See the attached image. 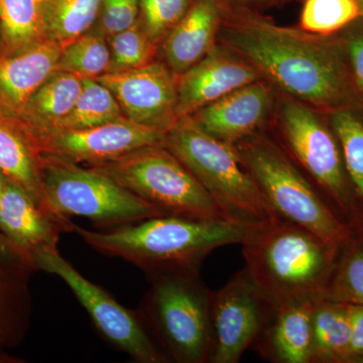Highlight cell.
Here are the masks:
<instances>
[{"label": "cell", "instance_id": "cell-4", "mask_svg": "<svg viewBox=\"0 0 363 363\" xmlns=\"http://www.w3.org/2000/svg\"><path fill=\"white\" fill-rule=\"evenodd\" d=\"M233 147L277 216L304 227L336 250L353 238L350 227L278 142L255 133Z\"/></svg>", "mask_w": 363, "mask_h": 363}, {"label": "cell", "instance_id": "cell-29", "mask_svg": "<svg viewBox=\"0 0 363 363\" xmlns=\"http://www.w3.org/2000/svg\"><path fill=\"white\" fill-rule=\"evenodd\" d=\"M319 298L363 306V245L354 238L339 250L335 266Z\"/></svg>", "mask_w": 363, "mask_h": 363}, {"label": "cell", "instance_id": "cell-36", "mask_svg": "<svg viewBox=\"0 0 363 363\" xmlns=\"http://www.w3.org/2000/svg\"><path fill=\"white\" fill-rule=\"evenodd\" d=\"M0 264H20V266H26L25 262L21 260V257H18L13 248H11L9 241H7L6 238L2 235L1 233H0Z\"/></svg>", "mask_w": 363, "mask_h": 363}, {"label": "cell", "instance_id": "cell-42", "mask_svg": "<svg viewBox=\"0 0 363 363\" xmlns=\"http://www.w3.org/2000/svg\"><path fill=\"white\" fill-rule=\"evenodd\" d=\"M0 45H1V33H0Z\"/></svg>", "mask_w": 363, "mask_h": 363}, {"label": "cell", "instance_id": "cell-31", "mask_svg": "<svg viewBox=\"0 0 363 363\" xmlns=\"http://www.w3.org/2000/svg\"><path fill=\"white\" fill-rule=\"evenodd\" d=\"M111 65L108 73H119L140 68L154 62L157 45L150 39L138 20L128 30L107 38Z\"/></svg>", "mask_w": 363, "mask_h": 363}, {"label": "cell", "instance_id": "cell-28", "mask_svg": "<svg viewBox=\"0 0 363 363\" xmlns=\"http://www.w3.org/2000/svg\"><path fill=\"white\" fill-rule=\"evenodd\" d=\"M20 264H0V344L13 343L23 330L26 316V274Z\"/></svg>", "mask_w": 363, "mask_h": 363}, {"label": "cell", "instance_id": "cell-15", "mask_svg": "<svg viewBox=\"0 0 363 363\" xmlns=\"http://www.w3.org/2000/svg\"><path fill=\"white\" fill-rule=\"evenodd\" d=\"M0 233L21 260L33 269L35 255L56 248L64 227L18 184L6 178L0 203Z\"/></svg>", "mask_w": 363, "mask_h": 363}, {"label": "cell", "instance_id": "cell-25", "mask_svg": "<svg viewBox=\"0 0 363 363\" xmlns=\"http://www.w3.org/2000/svg\"><path fill=\"white\" fill-rule=\"evenodd\" d=\"M324 116L340 147L357 215L363 208V107L340 109Z\"/></svg>", "mask_w": 363, "mask_h": 363}, {"label": "cell", "instance_id": "cell-2", "mask_svg": "<svg viewBox=\"0 0 363 363\" xmlns=\"http://www.w3.org/2000/svg\"><path fill=\"white\" fill-rule=\"evenodd\" d=\"M257 224L164 215L105 230L75 225L74 233L96 252L126 260L150 277L167 272H200L210 253L225 245H241Z\"/></svg>", "mask_w": 363, "mask_h": 363}, {"label": "cell", "instance_id": "cell-34", "mask_svg": "<svg viewBox=\"0 0 363 363\" xmlns=\"http://www.w3.org/2000/svg\"><path fill=\"white\" fill-rule=\"evenodd\" d=\"M353 84L363 101V16L337 33Z\"/></svg>", "mask_w": 363, "mask_h": 363}, {"label": "cell", "instance_id": "cell-18", "mask_svg": "<svg viewBox=\"0 0 363 363\" xmlns=\"http://www.w3.org/2000/svg\"><path fill=\"white\" fill-rule=\"evenodd\" d=\"M63 47L44 39L0 56V111L16 116L55 72Z\"/></svg>", "mask_w": 363, "mask_h": 363}, {"label": "cell", "instance_id": "cell-8", "mask_svg": "<svg viewBox=\"0 0 363 363\" xmlns=\"http://www.w3.org/2000/svg\"><path fill=\"white\" fill-rule=\"evenodd\" d=\"M90 168L111 177L166 215L196 220L235 221L164 145L143 147Z\"/></svg>", "mask_w": 363, "mask_h": 363}, {"label": "cell", "instance_id": "cell-10", "mask_svg": "<svg viewBox=\"0 0 363 363\" xmlns=\"http://www.w3.org/2000/svg\"><path fill=\"white\" fill-rule=\"evenodd\" d=\"M33 269L61 279L89 315L98 333L136 362L169 360L150 337L138 312L130 311L101 286L86 279L62 257L58 248L43 250L33 259Z\"/></svg>", "mask_w": 363, "mask_h": 363}, {"label": "cell", "instance_id": "cell-40", "mask_svg": "<svg viewBox=\"0 0 363 363\" xmlns=\"http://www.w3.org/2000/svg\"><path fill=\"white\" fill-rule=\"evenodd\" d=\"M6 359H9V357H1V355H0V362H9V360H6Z\"/></svg>", "mask_w": 363, "mask_h": 363}, {"label": "cell", "instance_id": "cell-30", "mask_svg": "<svg viewBox=\"0 0 363 363\" xmlns=\"http://www.w3.org/2000/svg\"><path fill=\"white\" fill-rule=\"evenodd\" d=\"M362 16L357 0H306L301 28L314 35H335Z\"/></svg>", "mask_w": 363, "mask_h": 363}, {"label": "cell", "instance_id": "cell-32", "mask_svg": "<svg viewBox=\"0 0 363 363\" xmlns=\"http://www.w3.org/2000/svg\"><path fill=\"white\" fill-rule=\"evenodd\" d=\"M194 0H140V21L155 45L184 18Z\"/></svg>", "mask_w": 363, "mask_h": 363}, {"label": "cell", "instance_id": "cell-19", "mask_svg": "<svg viewBox=\"0 0 363 363\" xmlns=\"http://www.w3.org/2000/svg\"><path fill=\"white\" fill-rule=\"evenodd\" d=\"M225 9L223 0H194L162 40L164 64L176 76L201 61L216 45Z\"/></svg>", "mask_w": 363, "mask_h": 363}, {"label": "cell", "instance_id": "cell-22", "mask_svg": "<svg viewBox=\"0 0 363 363\" xmlns=\"http://www.w3.org/2000/svg\"><path fill=\"white\" fill-rule=\"evenodd\" d=\"M347 304L317 298L312 317L311 363H350Z\"/></svg>", "mask_w": 363, "mask_h": 363}, {"label": "cell", "instance_id": "cell-27", "mask_svg": "<svg viewBox=\"0 0 363 363\" xmlns=\"http://www.w3.org/2000/svg\"><path fill=\"white\" fill-rule=\"evenodd\" d=\"M111 55L108 40L99 30H89L64 45L58 71L74 74L81 79H95L111 70Z\"/></svg>", "mask_w": 363, "mask_h": 363}, {"label": "cell", "instance_id": "cell-35", "mask_svg": "<svg viewBox=\"0 0 363 363\" xmlns=\"http://www.w3.org/2000/svg\"><path fill=\"white\" fill-rule=\"evenodd\" d=\"M350 320V363H363V306L347 304Z\"/></svg>", "mask_w": 363, "mask_h": 363}, {"label": "cell", "instance_id": "cell-7", "mask_svg": "<svg viewBox=\"0 0 363 363\" xmlns=\"http://www.w3.org/2000/svg\"><path fill=\"white\" fill-rule=\"evenodd\" d=\"M164 147L233 220L262 223L278 218L241 164L233 145L208 135L185 117L166 133Z\"/></svg>", "mask_w": 363, "mask_h": 363}, {"label": "cell", "instance_id": "cell-5", "mask_svg": "<svg viewBox=\"0 0 363 363\" xmlns=\"http://www.w3.org/2000/svg\"><path fill=\"white\" fill-rule=\"evenodd\" d=\"M149 278L150 286L138 312L164 357L178 363H209L212 291L200 272H167Z\"/></svg>", "mask_w": 363, "mask_h": 363}, {"label": "cell", "instance_id": "cell-26", "mask_svg": "<svg viewBox=\"0 0 363 363\" xmlns=\"http://www.w3.org/2000/svg\"><path fill=\"white\" fill-rule=\"evenodd\" d=\"M82 80V91L77 101L55 131L86 130L125 117L116 98L106 86L95 79Z\"/></svg>", "mask_w": 363, "mask_h": 363}, {"label": "cell", "instance_id": "cell-20", "mask_svg": "<svg viewBox=\"0 0 363 363\" xmlns=\"http://www.w3.org/2000/svg\"><path fill=\"white\" fill-rule=\"evenodd\" d=\"M0 173L18 184L51 216L45 203L42 180V155L35 138L13 116L0 111Z\"/></svg>", "mask_w": 363, "mask_h": 363}, {"label": "cell", "instance_id": "cell-3", "mask_svg": "<svg viewBox=\"0 0 363 363\" xmlns=\"http://www.w3.org/2000/svg\"><path fill=\"white\" fill-rule=\"evenodd\" d=\"M241 247L245 267L272 305L321 297L340 250L279 217L257 224Z\"/></svg>", "mask_w": 363, "mask_h": 363}, {"label": "cell", "instance_id": "cell-16", "mask_svg": "<svg viewBox=\"0 0 363 363\" xmlns=\"http://www.w3.org/2000/svg\"><path fill=\"white\" fill-rule=\"evenodd\" d=\"M272 104L271 86L260 79L208 104L189 118L208 135L234 145L259 131Z\"/></svg>", "mask_w": 363, "mask_h": 363}, {"label": "cell", "instance_id": "cell-39", "mask_svg": "<svg viewBox=\"0 0 363 363\" xmlns=\"http://www.w3.org/2000/svg\"><path fill=\"white\" fill-rule=\"evenodd\" d=\"M6 176H4L1 173H0V203H1L2 192H4V181H6Z\"/></svg>", "mask_w": 363, "mask_h": 363}, {"label": "cell", "instance_id": "cell-12", "mask_svg": "<svg viewBox=\"0 0 363 363\" xmlns=\"http://www.w3.org/2000/svg\"><path fill=\"white\" fill-rule=\"evenodd\" d=\"M166 133L123 117L92 128L57 130L35 138L43 156L88 166L114 161L143 147L164 145Z\"/></svg>", "mask_w": 363, "mask_h": 363}, {"label": "cell", "instance_id": "cell-33", "mask_svg": "<svg viewBox=\"0 0 363 363\" xmlns=\"http://www.w3.org/2000/svg\"><path fill=\"white\" fill-rule=\"evenodd\" d=\"M140 0H102L98 30L109 38L135 26L140 20Z\"/></svg>", "mask_w": 363, "mask_h": 363}, {"label": "cell", "instance_id": "cell-13", "mask_svg": "<svg viewBox=\"0 0 363 363\" xmlns=\"http://www.w3.org/2000/svg\"><path fill=\"white\" fill-rule=\"evenodd\" d=\"M177 79L166 64L152 62L133 70L107 73L96 80L111 91L126 118L167 133L179 121Z\"/></svg>", "mask_w": 363, "mask_h": 363}, {"label": "cell", "instance_id": "cell-24", "mask_svg": "<svg viewBox=\"0 0 363 363\" xmlns=\"http://www.w3.org/2000/svg\"><path fill=\"white\" fill-rule=\"evenodd\" d=\"M0 56L11 55L45 37L40 0H0Z\"/></svg>", "mask_w": 363, "mask_h": 363}, {"label": "cell", "instance_id": "cell-6", "mask_svg": "<svg viewBox=\"0 0 363 363\" xmlns=\"http://www.w3.org/2000/svg\"><path fill=\"white\" fill-rule=\"evenodd\" d=\"M42 180L47 206L67 231L74 233V216L105 230L166 215L90 167L42 155Z\"/></svg>", "mask_w": 363, "mask_h": 363}, {"label": "cell", "instance_id": "cell-14", "mask_svg": "<svg viewBox=\"0 0 363 363\" xmlns=\"http://www.w3.org/2000/svg\"><path fill=\"white\" fill-rule=\"evenodd\" d=\"M260 79L259 71L245 59L223 45H215L206 57L177 79L179 121Z\"/></svg>", "mask_w": 363, "mask_h": 363}, {"label": "cell", "instance_id": "cell-43", "mask_svg": "<svg viewBox=\"0 0 363 363\" xmlns=\"http://www.w3.org/2000/svg\"><path fill=\"white\" fill-rule=\"evenodd\" d=\"M40 2H42V4H43V2L45 1V0H40Z\"/></svg>", "mask_w": 363, "mask_h": 363}, {"label": "cell", "instance_id": "cell-1", "mask_svg": "<svg viewBox=\"0 0 363 363\" xmlns=\"http://www.w3.org/2000/svg\"><path fill=\"white\" fill-rule=\"evenodd\" d=\"M217 38L267 82L320 113L363 107L336 35H314L225 9Z\"/></svg>", "mask_w": 363, "mask_h": 363}, {"label": "cell", "instance_id": "cell-37", "mask_svg": "<svg viewBox=\"0 0 363 363\" xmlns=\"http://www.w3.org/2000/svg\"><path fill=\"white\" fill-rule=\"evenodd\" d=\"M351 233L354 240L363 245V208L357 212L350 224Z\"/></svg>", "mask_w": 363, "mask_h": 363}, {"label": "cell", "instance_id": "cell-38", "mask_svg": "<svg viewBox=\"0 0 363 363\" xmlns=\"http://www.w3.org/2000/svg\"><path fill=\"white\" fill-rule=\"evenodd\" d=\"M226 1V0H223ZM228 1H233V4H245V2H260V1H269V0H228Z\"/></svg>", "mask_w": 363, "mask_h": 363}, {"label": "cell", "instance_id": "cell-17", "mask_svg": "<svg viewBox=\"0 0 363 363\" xmlns=\"http://www.w3.org/2000/svg\"><path fill=\"white\" fill-rule=\"evenodd\" d=\"M317 298L272 305L252 347L267 362L311 363L312 317Z\"/></svg>", "mask_w": 363, "mask_h": 363}, {"label": "cell", "instance_id": "cell-11", "mask_svg": "<svg viewBox=\"0 0 363 363\" xmlns=\"http://www.w3.org/2000/svg\"><path fill=\"white\" fill-rule=\"evenodd\" d=\"M271 309V303L245 267L220 290L212 291L209 363L240 362L252 347Z\"/></svg>", "mask_w": 363, "mask_h": 363}, {"label": "cell", "instance_id": "cell-9", "mask_svg": "<svg viewBox=\"0 0 363 363\" xmlns=\"http://www.w3.org/2000/svg\"><path fill=\"white\" fill-rule=\"evenodd\" d=\"M297 100L284 102L279 143L339 218L350 226L357 204L337 138L326 118Z\"/></svg>", "mask_w": 363, "mask_h": 363}, {"label": "cell", "instance_id": "cell-23", "mask_svg": "<svg viewBox=\"0 0 363 363\" xmlns=\"http://www.w3.org/2000/svg\"><path fill=\"white\" fill-rule=\"evenodd\" d=\"M102 0H45V37L62 47L89 32L99 16Z\"/></svg>", "mask_w": 363, "mask_h": 363}, {"label": "cell", "instance_id": "cell-21", "mask_svg": "<svg viewBox=\"0 0 363 363\" xmlns=\"http://www.w3.org/2000/svg\"><path fill=\"white\" fill-rule=\"evenodd\" d=\"M83 80L74 74L57 71L35 91L13 116L35 138L58 130L82 91Z\"/></svg>", "mask_w": 363, "mask_h": 363}, {"label": "cell", "instance_id": "cell-41", "mask_svg": "<svg viewBox=\"0 0 363 363\" xmlns=\"http://www.w3.org/2000/svg\"><path fill=\"white\" fill-rule=\"evenodd\" d=\"M358 4H359L360 7H362L363 11V0H357Z\"/></svg>", "mask_w": 363, "mask_h": 363}]
</instances>
